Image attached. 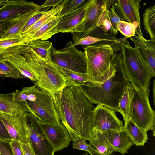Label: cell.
Segmentation results:
<instances>
[{"label": "cell", "instance_id": "6da1fadb", "mask_svg": "<svg viewBox=\"0 0 155 155\" xmlns=\"http://www.w3.org/2000/svg\"><path fill=\"white\" fill-rule=\"evenodd\" d=\"M51 94L60 120L68 131L71 140L89 141L94 106L76 86H66Z\"/></svg>", "mask_w": 155, "mask_h": 155}, {"label": "cell", "instance_id": "7a4b0ae2", "mask_svg": "<svg viewBox=\"0 0 155 155\" xmlns=\"http://www.w3.org/2000/svg\"><path fill=\"white\" fill-rule=\"evenodd\" d=\"M113 63L116 72L110 78L101 84H93L78 87L91 104L102 105L120 113V100L130 84L124 73L121 51L114 52Z\"/></svg>", "mask_w": 155, "mask_h": 155}, {"label": "cell", "instance_id": "3957f363", "mask_svg": "<svg viewBox=\"0 0 155 155\" xmlns=\"http://www.w3.org/2000/svg\"><path fill=\"white\" fill-rule=\"evenodd\" d=\"M25 57L38 81L37 85L51 94L56 93L66 87L65 78L51 58L44 59L27 45L21 48Z\"/></svg>", "mask_w": 155, "mask_h": 155}, {"label": "cell", "instance_id": "277c9868", "mask_svg": "<svg viewBox=\"0 0 155 155\" xmlns=\"http://www.w3.org/2000/svg\"><path fill=\"white\" fill-rule=\"evenodd\" d=\"M87 60L86 74L89 80L101 84L114 74L113 63L114 52L108 44L92 45L82 46Z\"/></svg>", "mask_w": 155, "mask_h": 155}, {"label": "cell", "instance_id": "5b68a950", "mask_svg": "<svg viewBox=\"0 0 155 155\" xmlns=\"http://www.w3.org/2000/svg\"><path fill=\"white\" fill-rule=\"evenodd\" d=\"M122 53V65L124 74L131 84L147 92L149 89L151 79L155 77L150 66L139 54L132 47L128 40L120 43Z\"/></svg>", "mask_w": 155, "mask_h": 155}, {"label": "cell", "instance_id": "8992f818", "mask_svg": "<svg viewBox=\"0 0 155 155\" xmlns=\"http://www.w3.org/2000/svg\"><path fill=\"white\" fill-rule=\"evenodd\" d=\"M21 91L26 95L27 100L24 102L29 112L41 122L57 124L61 123L49 92L36 84L24 87Z\"/></svg>", "mask_w": 155, "mask_h": 155}, {"label": "cell", "instance_id": "52a82bcc", "mask_svg": "<svg viewBox=\"0 0 155 155\" xmlns=\"http://www.w3.org/2000/svg\"><path fill=\"white\" fill-rule=\"evenodd\" d=\"M131 84L134 89V94L131 103L130 118L147 131L152 130L155 136V113L149 101V89L146 92Z\"/></svg>", "mask_w": 155, "mask_h": 155}, {"label": "cell", "instance_id": "ba28073f", "mask_svg": "<svg viewBox=\"0 0 155 155\" xmlns=\"http://www.w3.org/2000/svg\"><path fill=\"white\" fill-rule=\"evenodd\" d=\"M69 41L64 48L59 50L52 47L51 59L53 63L63 68L77 72L86 73L87 60L85 51L78 50Z\"/></svg>", "mask_w": 155, "mask_h": 155}, {"label": "cell", "instance_id": "9c48e42d", "mask_svg": "<svg viewBox=\"0 0 155 155\" xmlns=\"http://www.w3.org/2000/svg\"><path fill=\"white\" fill-rule=\"evenodd\" d=\"M30 142L36 155H54L55 149L42 128L40 120L31 113L24 112Z\"/></svg>", "mask_w": 155, "mask_h": 155}, {"label": "cell", "instance_id": "30bf717a", "mask_svg": "<svg viewBox=\"0 0 155 155\" xmlns=\"http://www.w3.org/2000/svg\"><path fill=\"white\" fill-rule=\"evenodd\" d=\"M141 2V0H111V5L123 21L126 20L136 26L135 33L138 36L143 37L139 14V10L141 8L140 5Z\"/></svg>", "mask_w": 155, "mask_h": 155}, {"label": "cell", "instance_id": "8fae6325", "mask_svg": "<svg viewBox=\"0 0 155 155\" xmlns=\"http://www.w3.org/2000/svg\"><path fill=\"white\" fill-rule=\"evenodd\" d=\"M3 1L0 8V21L17 20L32 11L42 9L40 5L28 1Z\"/></svg>", "mask_w": 155, "mask_h": 155}, {"label": "cell", "instance_id": "7c38bea8", "mask_svg": "<svg viewBox=\"0 0 155 155\" xmlns=\"http://www.w3.org/2000/svg\"><path fill=\"white\" fill-rule=\"evenodd\" d=\"M123 126L122 121L117 118L115 112L101 104L95 107L92 127L103 133L110 130H120Z\"/></svg>", "mask_w": 155, "mask_h": 155}, {"label": "cell", "instance_id": "4fadbf2b", "mask_svg": "<svg viewBox=\"0 0 155 155\" xmlns=\"http://www.w3.org/2000/svg\"><path fill=\"white\" fill-rule=\"evenodd\" d=\"M23 45L15 46L6 49L2 54V60L17 69L25 78L30 79L35 84L37 85L38 80L21 53V48Z\"/></svg>", "mask_w": 155, "mask_h": 155}, {"label": "cell", "instance_id": "5bb4252c", "mask_svg": "<svg viewBox=\"0 0 155 155\" xmlns=\"http://www.w3.org/2000/svg\"><path fill=\"white\" fill-rule=\"evenodd\" d=\"M95 0H87L73 11L59 17V21L56 26L57 33H72L86 16Z\"/></svg>", "mask_w": 155, "mask_h": 155}, {"label": "cell", "instance_id": "9a60e30c", "mask_svg": "<svg viewBox=\"0 0 155 155\" xmlns=\"http://www.w3.org/2000/svg\"><path fill=\"white\" fill-rule=\"evenodd\" d=\"M107 1L108 0H95L85 18L73 31V36L83 38L98 28L96 26L97 21Z\"/></svg>", "mask_w": 155, "mask_h": 155}, {"label": "cell", "instance_id": "2e32d148", "mask_svg": "<svg viewBox=\"0 0 155 155\" xmlns=\"http://www.w3.org/2000/svg\"><path fill=\"white\" fill-rule=\"evenodd\" d=\"M40 123L46 136L54 147L55 152L68 147L71 138L62 123L58 124L45 123L40 121Z\"/></svg>", "mask_w": 155, "mask_h": 155}, {"label": "cell", "instance_id": "e0dca14e", "mask_svg": "<svg viewBox=\"0 0 155 155\" xmlns=\"http://www.w3.org/2000/svg\"><path fill=\"white\" fill-rule=\"evenodd\" d=\"M128 38L134 43L140 54L155 73V39L147 40L136 35Z\"/></svg>", "mask_w": 155, "mask_h": 155}, {"label": "cell", "instance_id": "ac0fdd59", "mask_svg": "<svg viewBox=\"0 0 155 155\" xmlns=\"http://www.w3.org/2000/svg\"><path fill=\"white\" fill-rule=\"evenodd\" d=\"M108 138L111 144L115 149L122 155L128 153L133 143L123 127L119 130H110L103 133Z\"/></svg>", "mask_w": 155, "mask_h": 155}, {"label": "cell", "instance_id": "d6986e66", "mask_svg": "<svg viewBox=\"0 0 155 155\" xmlns=\"http://www.w3.org/2000/svg\"><path fill=\"white\" fill-rule=\"evenodd\" d=\"M12 93L7 94H0V113L15 116L29 111L24 102L14 101Z\"/></svg>", "mask_w": 155, "mask_h": 155}, {"label": "cell", "instance_id": "ffe728a7", "mask_svg": "<svg viewBox=\"0 0 155 155\" xmlns=\"http://www.w3.org/2000/svg\"><path fill=\"white\" fill-rule=\"evenodd\" d=\"M89 143L95 149L104 155H110L115 149L107 137L103 133L97 129L92 127Z\"/></svg>", "mask_w": 155, "mask_h": 155}, {"label": "cell", "instance_id": "44dd1931", "mask_svg": "<svg viewBox=\"0 0 155 155\" xmlns=\"http://www.w3.org/2000/svg\"><path fill=\"white\" fill-rule=\"evenodd\" d=\"M123 127L133 145L143 146L147 141L148 138L146 130L139 126L131 118L124 124Z\"/></svg>", "mask_w": 155, "mask_h": 155}, {"label": "cell", "instance_id": "7402d4cb", "mask_svg": "<svg viewBox=\"0 0 155 155\" xmlns=\"http://www.w3.org/2000/svg\"><path fill=\"white\" fill-rule=\"evenodd\" d=\"M59 21V17L57 15L48 21L38 29L32 35L29 37L26 41L29 44L33 40L41 39L46 40L53 35L57 33L56 26Z\"/></svg>", "mask_w": 155, "mask_h": 155}, {"label": "cell", "instance_id": "603a6c76", "mask_svg": "<svg viewBox=\"0 0 155 155\" xmlns=\"http://www.w3.org/2000/svg\"><path fill=\"white\" fill-rule=\"evenodd\" d=\"M55 65L64 77L66 86H75L78 87L95 84L89 80L86 73L74 72Z\"/></svg>", "mask_w": 155, "mask_h": 155}, {"label": "cell", "instance_id": "cb8c5ba5", "mask_svg": "<svg viewBox=\"0 0 155 155\" xmlns=\"http://www.w3.org/2000/svg\"><path fill=\"white\" fill-rule=\"evenodd\" d=\"M62 7V4L61 2L56 7H52L51 9L48 10L47 13L22 34V36L25 39L26 42H27L26 40L32 35L40 27L57 15L61 10Z\"/></svg>", "mask_w": 155, "mask_h": 155}, {"label": "cell", "instance_id": "d4e9b609", "mask_svg": "<svg viewBox=\"0 0 155 155\" xmlns=\"http://www.w3.org/2000/svg\"><path fill=\"white\" fill-rule=\"evenodd\" d=\"M134 94V89L130 84L127 88L120 100L119 109L124 124L130 119V105Z\"/></svg>", "mask_w": 155, "mask_h": 155}, {"label": "cell", "instance_id": "484cf974", "mask_svg": "<svg viewBox=\"0 0 155 155\" xmlns=\"http://www.w3.org/2000/svg\"><path fill=\"white\" fill-rule=\"evenodd\" d=\"M28 45L32 50L41 58L45 59L51 58L50 51L52 46V42L38 39L31 41Z\"/></svg>", "mask_w": 155, "mask_h": 155}, {"label": "cell", "instance_id": "4316f807", "mask_svg": "<svg viewBox=\"0 0 155 155\" xmlns=\"http://www.w3.org/2000/svg\"><path fill=\"white\" fill-rule=\"evenodd\" d=\"M41 10L37 9L32 11L19 19L9 28L1 38L21 35L22 29L30 19Z\"/></svg>", "mask_w": 155, "mask_h": 155}, {"label": "cell", "instance_id": "83f0119b", "mask_svg": "<svg viewBox=\"0 0 155 155\" xmlns=\"http://www.w3.org/2000/svg\"><path fill=\"white\" fill-rule=\"evenodd\" d=\"M143 23L144 29L151 38L155 39V5L145 9Z\"/></svg>", "mask_w": 155, "mask_h": 155}, {"label": "cell", "instance_id": "f1b7e54d", "mask_svg": "<svg viewBox=\"0 0 155 155\" xmlns=\"http://www.w3.org/2000/svg\"><path fill=\"white\" fill-rule=\"evenodd\" d=\"M28 45L21 35L0 39V48H1L6 49L15 46Z\"/></svg>", "mask_w": 155, "mask_h": 155}, {"label": "cell", "instance_id": "f546056e", "mask_svg": "<svg viewBox=\"0 0 155 155\" xmlns=\"http://www.w3.org/2000/svg\"><path fill=\"white\" fill-rule=\"evenodd\" d=\"M86 0H64L62 2V7L57 15L59 17L71 12L85 3Z\"/></svg>", "mask_w": 155, "mask_h": 155}, {"label": "cell", "instance_id": "4dcf8cb0", "mask_svg": "<svg viewBox=\"0 0 155 155\" xmlns=\"http://www.w3.org/2000/svg\"><path fill=\"white\" fill-rule=\"evenodd\" d=\"M2 58L1 54L0 55V70L7 73L5 77L14 79L25 78L17 69L8 63L3 61Z\"/></svg>", "mask_w": 155, "mask_h": 155}, {"label": "cell", "instance_id": "1f68e13d", "mask_svg": "<svg viewBox=\"0 0 155 155\" xmlns=\"http://www.w3.org/2000/svg\"><path fill=\"white\" fill-rule=\"evenodd\" d=\"M117 29L118 31L128 38L135 36L137 27L134 24L121 21L118 24Z\"/></svg>", "mask_w": 155, "mask_h": 155}, {"label": "cell", "instance_id": "d6a6232c", "mask_svg": "<svg viewBox=\"0 0 155 155\" xmlns=\"http://www.w3.org/2000/svg\"><path fill=\"white\" fill-rule=\"evenodd\" d=\"M0 117L12 139L21 141L22 139L17 130L8 119L5 114L0 113Z\"/></svg>", "mask_w": 155, "mask_h": 155}, {"label": "cell", "instance_id": "836d02e7", "mask_svg": "<svg viewBox=\"0 0 155 155\" xmlns=\"http://www.w3.org/2000/svg\"><path fill=\"white\" fill-rule=\"evenodd\" d=\"M110 8V9L107 10V13L112 27L110 33L115 35L118 32L117 29L118 24L119 22L123 21L116 13L113 6L111 5Z\"/></svg>", "mask_w": 155, "mask_h": 155}, {"label": "cell", "instance_id": "e575fe53", "mask_svg": "<svg viewBox=\"0 0 155 155\" xmlns=\"http://www.w3.org/2000/svg\"><path fill=\"white\" fill-rule=\"evenodd\" d=\"M49 9V8H47L41 10L32 17L22 29L21 35L47 13Z\"/></svg>", "mask_w": 155, "mask_h": 155}, {"label": "cell", "instance_id": "d590c367", "mask_svg": "<svg viewBox=\"0 0 155 155\" xmlns=\"http://www.w3.org/2000/svg\"><path fill=\"white\" fill-rule=\"evenodd\" d=\"M73 148L74 149L86 151L88 153L91 151L94 148L90 143H87L83 139L78 140L73 143Z\"/></svg>", "mask_w": 155, "mask_h": 155}, {"label": "cell", "instance_id": "8d00e7d4", "mask_svg": "<svg viewBox=\"0 0 155 155\" xmlns=\"http://www.w3.org/2000/svg\"><path fill=\"white\" fill-rule=\"evenodd\" d=\"M11 140L0 139V155H14L10 144Z\"/></svg>", "mask_w": 155, "mask_h": 155}, {"label": "cell", "instance_id": "74e56055", "mask_svg": "<svg viewBox=\"0 0 155 155\" xmlns=\"http://www.w3.org/2000/svg\"><path fill=\"white\" fill-rule=\"evenodd\" d=\"M24 155H36L34 151L29 138L20 141Z\"/></svg>", "mask_w": 155, "mask_h": 155}, {"label": "cell", "instance_id": "f35d334b", "mask_svg": "<svg viewBox=\"0 0 155 155\" xmlns=\"http://www.w3.org/2000/svg\"><path fill=\"white\" fill-rule=\"evenodd\" d=\"M10 144L14 155H24L20 141L12 139Z\"/></svg>", "mask_w": 155, "mask_h": 155}, {"label": "cell", "instance_id": "ab89813d", "mask_svg": "<svg viewBox=\"0 0 155 155\" xmlns=\"http://www.w3.org/2000/svg\"><path fill=\"white\" fill-rule=\"evenodd\" d=\"M0 139L11 140L12 138L0 117Z\"/></svg>", "mask_w": 155, "mask_h": 155}, {"label": "cell", "instance_id": "60d3db41", "mask_svg": "<svg viewBox=\"0 0 155 155\" xmlns=\"http://www.w3.org/2000/svg\"><path fill=\"white\" fill-rule=\"evenodd\" d=\"M18 20L0 21V39L9 28Z\"/></svg>", "mask_w": 155, "mask_h": 155}, {"label": "cell", "instance_id": "b9f144b4", "mask_svg": "<svg viewBox=\"0 0 155 155\" xmlns=\"http://www.w3.org/2000/svg\"><path fill=\"white\" fill-rule=\"evenodd\" d=\"M63 1V0H46L40 6L41 9L50 8L51 7H55L60 4Z\"/></svg>", "mask_w": 155, "mask_h": 155}, {"label": "cell", "instance_id": "7bdbcfd3", "mask_svg": "<svg viewBox=\"0 0 155 155\" xmlns=\"http://www.w3.org/2000/svg\"><path fill=\"white\" fill-rule=\"evenodd\" d=\"M88 153L90 155H104L100 153L94 148L91 151Z\"/></svg>", "mask_w": 155, "mask_h": 155}, {"label": "cell", "instance_id": "ee69618b", "mask_svg": "<svg viewBox=\"0 0 155 155\" xmlns=\"http://www.w3.org/2000/svg\"><path fill=\"white\" fill-rule=\"evenodd\" d=\"M153 101L155 103V80L153 81Z\"/></svg>", "mask_w": 155, "mask_h": 155}, {"label": "cell", "instance_id": "f6af8a7d", "mask_svg": "<svg viewBox=\"0 0 155 155\" xmlns=\"http://www.w3.org/2000/svg\"><path fill=\"white\" fill-rule=\"evenodd\" d=\"M6 75V73L0 70V75L1 76H2V78H5Z\"/></svg>", "mask_w": 155, "mask_h": 155}, {"label": "cell", "instance_id": "bcb514c9", "mask_svg": "<svg viewBox=\"0 0 155 155\" xmlns=\"http://www.w3.org/2000/svg\"><path fill=\"white\" fill-rule=\"evenodd\" d=\"M6 49L5 48H0V55L2 54L4 51Z\"/></svg>", "mask_w": 155, "mask_h": 155}, {"label": "cell", "instance_id": "7dc6e473", "mask_svg": "<svg viewBox=\"0 0 155 155\" xmlns=\"http://www.w3.org/2000/svg\"><path fill=\"white\" fill-rule=\"evenodd\" d=\"M82 155H88V152H87L83 154Z\"/></svg>", "mask_w": 155, "mask_h": 155}]
</instances>
